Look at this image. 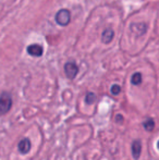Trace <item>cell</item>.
I'll return each instance as SVG.
<instances>
[{
  "mask_svg": "<svg viewBox=\"0 0 159 160\" xmlns=\"http://www.w3.org/2000/svg\"><path fill=\"white\" fill-rule=\"evenodd\" d=\"M12 107V96L7 92L0 95V116H4L11 110Z\"/></svg>",
  "mask_w": 159,
  "mask_h": 160,
  "instance_id": "obj_1",
  "label": "cell"
},
{
  "mask_svg": "<svg viewBox=\"0 0 159 160\" xmlns=\"http://www.w3.org/2000/svg\"><path fill=\"white\" fill-rule=\"evenodd\" d=\"M71 21V13L67 9H61L56 14V22L60 26H67Z\"/></svg>",
  "mask_w": 159,
  "mask_h": 160,
  "instance_id": "obj_2",
  "label": "cell"
},
{
  "mask_svg": "<svg viewBox=\"0 0 159 160\" xmlns=\"http://www.w3.org/2000/svg\"><path fill=\"white\" fill-rule=\"evenodd\" d=\"M64 73H66L67 78L73 80L79 73V67L75 62H67L64 64Z\"/></svg>",
  "mask_w": 159,
  "mask_h": 160,
  "instance_id": "obj_3",
  "label": "cell"
},
{
  "mask_svg": "<svg viewBox=\"0 0 159 160\" xmlns=\"http://www.w3.org/2000/svg\"><path fill=\"white\" fill-rule=\"evenodd\" d=\"M130 28H131L132 33H133L135 36H137V37L138 36L144 35L147 31V26L145 23H133L131 26H130Z\"/></svg>",
  "mask_w": 159,
  "mask_h": 160,
  "instance_id": "obj_4",
  "label": "cell"
},
{
  "mask_svg": "<svg viewBox=\"0 0 159 160\" xmlns=\"http://www.w3.org/2000/svg\"><path fill=\"white\" fill-rule=\"evenodd\" d=\"M31 147H32V144L28 138H22L17 144V149L21 154H27L31 150Z\"/></svg>",
  "mask_w": 159,
  "mask_h": 160,
  "instance_id": "obj_5",
  "label": "cell"
},
{
  "mask_svg": "<svg viewBox=\"0 0 159 160\" xmlns=\"http://www.w3.org/2000/svg\"><path fill=\"white\" fill-rule=\"evenodd\" d=\"M132 156L135 160L140 159L141 152H142V143H141L140 139H135L132 143Z\"/></svg>",
  "mask_w": 159,
  "mask_h": 160,
  "instance_id": "obj_6",
  "label": "cell"
},
{
  "mask_svg": "<svg viewBox=\"0 0 159 160\" xmlns=\"http://www.w3.org/2000/svg\"><path fill=\"white\" fill-rule=\"evenodd\" d=\"M42 52H44L42 47L38 44H33L27 47V53L32 56V57H40L42 55Z\"/></svg>",
  "mask_w": 159,
  "mask_h": 160,
  "instance_id": "obj_7",
  "label": "cell"
},
{
  "mask_svg": "<svg viewBox=\"0 0 159 160\" xmlns=\"http://www.w3.org/2000/svg\"><path fill=\"white\" fill-rule=\"evenodd\" d=\"M113 36H115L113 30H111V28H106L102 34V42H104V44H109V42L113 39Z\"/></svg>",
  "mask_w": 159,
  "mask_h": 160,
  "instance_id": "obj_8",
  "label": "cell"
},
{
  "mask_svg": "<svg viewBox=\"0 0 159 160\" xmlns=\"http://www.w3.org/2000/svg\"><path fill=\"white\" fill-rule=\"evenodd\" d=\"M143 127H144L145 131H147V132L154 131V128H155V121H154V119H152V118L146 119V120L143 122Z\"/></svg>",
  "mask_w": 159,
  "mask_h": 160,
  "instance_id": "obj_9",
  "label": "cell"
},
{
  "mask_svg": "<svg viewBox=\"0 0 159 160\" xmlns=\"http://www.w3.org/2000/svg\"><path fill=\"white\" fill-rule=\"evenodd\" d=\"M131 83L133 85H136V86H137V85H141V83H142V74H141L140 72L134 73L131 78Z\"/></svg>",
  "mask_w": 159,
  "mask_h": 160,
  "instance_id": "obj_10",
  "label": "cell"
},
{
  "mask_svg": "<svg viewBox=\"0 0 159 160\" xmlns=\"http://www.w3.org/2000/svg\"><path fill=\"white\" fill-rule=\"evenodd\" d=\"M96 99H97V97L94 93H87L86 96H85V102L87 103V105H92V103H94L96 101Z\"/></svg>",
  "mask_w": 159,
  "mask_h": 160,
  "instance_id": "obj_11",
  "label": "cell"
},
{
  "mask_svg": "<svg viewBox=\"0 0 159 160\" xmlns=\"http://www.w3.org/2000/svg\"><path fill=\"white\" fill-rule=\"evenodd\" d=\"M110 92H111V94H112V95H119V94L121 93V87H120V85L113 84L112 86H111V88H110Z\"/></svg>",
  "mask_w": 159,
  "mask_h": 160,
  "instance_id": "obj_12",
  "label": "cell"
},
{
  "mask_svg": "<svg viewBox=\"0 0 159 160\" xmlns=\"http://www.w3.org/2000/svg\"><path fill=\"white\" fill-rule=\"evenodd\" d=\"M116 122H118V123H122L123 122L122 114H117V117H116Z\"/></svg>",
  "mask_w": 159,
  "mask_h": 160,
  "instance_id": "obj_13",
  "label": "cell"
},
{
  "mask_svg": "<svg viewBox=\"0 0 159 160\" xmlns=\"http://www.w3.org/2000/svg\"><path fill=\"white\" fill-rule=\"evenodd\" d=\"M157 147H158V149H159V141H158V143H157Z\"/></svg>",
  "mask_w": 159,
  "mask_h": 160,
  "instance_id": "obj_14",
  "label": "cell"
}]
</instances>
